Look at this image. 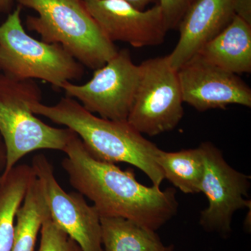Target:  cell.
I'll use <instances>...</instances> for the list:
<instances>
[{
	"instance_id": "9",
	"label": "cell",
	"mask_w": 251,
	"mask_h": 251,
	"mask_svg": "<svg viewBox=\"0 0 251 251\" xmlns=\"http://www.w3.org/2000/svg\"><path fill=\"white\" fill-rule=\"evenodd\" d=\"M31 168L44 191L50 216L80 246L82 251H104L100 216L78 192L67 193L54 175L52 163L44 154L33 157Z\"/></svg>"
},
{
	"instance_id": "11",
	"label": "cell",
	"mask_w": 251,
	"mask_h": 251,
	"mask_svg": "<svg viewBox=\"0 0 251 251\" xmlns=\"http://www.w3.org/2000/svg\"><path fill=\"white\" fill-rule=\"evenodd\" d=\"M183 101L200 112L229 105L251 108V90L236 74L198 55L177 70Z\"/></svg>"
},
{
	"instance_id": "8",
	"label": "cell",
	"mask_w": 251,
	"mask_h": 251,
	"mask_svg": "<svg viewBox=\"0 0 251 251\" xmlns=\"http://www.w3.org/2000/svg\"><path fill=\"white\" fill-rule=\"evenodd\" d=\"M204 161L201 193L208 201L201 211L200 225L204 230L227 238L232 232L234 214L251 207L247 198L251 188V176L229 166L222 151L210 142L199 145Z\"/></svg>"
},
{
	"instance_id": "22",
	"label": "cell",
	"mask_w": 251,
	"mask_h": 251,
	"mask_svg": "<svg viewBox=\"0 0 251 251\" xmlns=\"http://www.w3.org/2000/svg\"><path fill=\"white\" fill-rule=\"evenodd\" d=\"M124 1L129 3L136 9L140 10H145L147 6L153 3L155 4L158 3V0H124Z\"/></svg>"
},
{
	"instance_id": "10",
	"label": "cell",
	"mask_w": 251,
	"mask_h": 251,
	"mask_svg": "<svg viewBox=\"0 0 251 251\" xmlns=\"http://www.w3.org/2000/svg\"><path fill=\"white\" fill-rule=\"evenodd\" d=\"M87 11L114 43L135 48L161 45L168 29L159 4L146 10L136 9L124 0H83Z\"/></svg>"
},
{
	"instance_id": "3",
	"label": "cell",
	"mask_w": 251,
	"mask_h": 251,
	"mask_svg": "<svg viewBox=\"0 0 251 251\" xmlns=\"http://www.w3.org/2000/svg\"><path fill=\"white\" fill-rule=\"evenodd\" d=\"M37 16L26 18L27 29L41 41L59 44L83 67L96 70L118 52L87 11L83 0H16Z\"/></svg>"
},
{
	"instance_id": "20",
	"label": "cell",
	"mask_w": 251,
	"mask_h": 251,
	"mask_svg": "<svg viewBox=\"0 0 251 251\" xmlns=\"http://www.w3.org/2000/svg\"><path fill=\"white\" fill-rule=\"evenodd\" d=\"M235 16L251 25V0H234Z\"/></svg>"
},
{
	"instance_id": "7",
	"label": "cell",
	"mask_w": 251,
	"mask_h": 251,
	"mask_svg": "<svg viewBox=\"0 0 251 251\" xmlns=\"http://www.w3.org/2000/svg\"><path fill=\"white\" fill-rule=\"evenodd\" d=\"M140 65L129 51L118 50L103 67L94 70L82 85L72 82L62 86L66 97L76 100L89 112L115 121H127L139 83Z\"/></svg>"
},
{
	"instance_id": "23",
	"label": "cell",
	"mask_w": 251,
	"mask_h": 251,
	"mask_svg": "<svg viewBox=\"0 0 251 251\" xmlns=\"http://www.w3.org/2000/svg\"><path fill=\"white\" fill-rule=\"evenodd\" d=\"M15 0H0V13L8 14L12 11Z\"/></svg>"
},
{
	"instance_id": "16",
	"label": "cell",
	"mask_w": 251,
	"mask_h": 251,
	"mask_svg": "<svg viewBox=\"0 0 251 251\" xmlns=\"http://www.w3.org/2000/svg\"><path fill=\"white\" fill-rule=\"evenodd\" d=\"M156 162L165 179L186 194L201 193L204 161L202 150L197 148L166 151L159 149Z\"/></svg>"
},
{
	"instance_id": "14",
	"label": "cell",
	"mask_w": 251,
	"mask_h": 251,
	"mask_svg": "<svg viewBox=\"0 0 251 251\" xmlns=\"http://www.w3.org/2000/svg\"><path fill=\"white\" fill-rule=\"evenodd\" d=\"M31 166L16 165L0 182V251H11L16 216L34 177Z\"/></svg>"
},
{
	"instance_id": "4",
	"label": "cell",
	"mask_w": 251,
	"mask_h": 251,
	"mask_svg": "<svg viewBox=\"0 0 251 251\" xmlns=\"http://www.w3.org/2000/svg\"><path fill=\"white\" fill-rule=\"evenodd\" d=\"M41 99L42 92L35 81L16 80L0 73V135L6 151L3 175L33 151H64L74 134L69 128L51 126L36 116L29 103Z\"/></svg>"
},
{
	"instance_id": "24",
	"label": "cell",
	"mask_w": 251,
	"mask_h": 251,
	"mask_svg": "<svg viewBox=\"0 0 251 251\" xmlns=\"http://www.w3.org/2000/svg\"><path fill=\"white\" fill-rule=\"evenodd\" d=\"M158 251H174V246L173 245H169V246H165L163 245V247L160 249Z\"/></svg>"
},
{
	"instance_id": "18",
	"label": "cell",
	"mask_w": 251,
	"mask_h": 251,
	"mask_svg": "<svg viewBox=\"0 0 251 251\" xmlns=\"http://www.w3.org/2000/svg\"><path fill=\"white\" fill-rule=\"evenodd\" d=\"M40 234L38 251H82L80 246L59 228L50 216L43 224Z\"/></svg>"
},
{
	"instance_id": "21",
	"label": "cell",
	"mask_w": 251,
	"mask_h": 251,
	"mask_svg": "<svg viewBox=\"0 0 251 251\" xmlns=\"http://www.w3.org/2000/svg\"><path fill=\"white\" fill-rule=\"evenodd\" d=\"M6 164V148H5V145L4 142H3L2 138H1V135H0V182H1V178H2L3 175H4Z\"/></svg>"
},
{
	"instance_id": "1",
	"label": "cell",
	"mask_w": 251,
	"mask_h": 251,
	"mask_svg": "<svg viewBox=\"0 0 251 251\" xmlns=\"http://www.w3.org/2000/svg\"><path fill=\"white\" fill-rule=\"evenodd\" d=\"M62 161L71 185L93 203L100 217H122L156 232L177 214L176 191L145 186L133 170L99 161L75 133Z\"/></svg>"
},
{
	"instance_id": "13",
	"label": "cell",
	"mask_w": 251,
	"mask_h": 251,
	"mask_svg": "<svg viewBox=\"0 0 251 251\" xmlns=\"http://www.w3.org/2000/svg\"><path fill=\"white\" fill-rule=\"evenodd\" d=\"M196 55L236 74L251 72V25L234 16L230 23L203 46Z\"/></svg>"
},
{
	"instance_id": "17",
	"label": "cell",
	"mask_w": 251,
	"mask_h": 251,
	"mask_svg": "<svg viewBox=\"0 0 251 251\" xmlns=\"http://www.w3.org/2000/svg\"><path fill=\"white\" fill-rule=\"evenodd\" d=\"M49 216L44 191L34 176L16 214L11 251H34L42 225Z\"/></svg>"
},
{
	"instance_id": "5",
	"label": "cell",
	"mask_w": 251,
	"mask_h": 251,
	"mask_svg": "<svg viewBox=\"0 0 251 251\" xmlns=\"http://www.w3.org/2000/svg\"><path fill=\"white\" fill-rule=\"evenodd\" d=\"M22 6L0 25V72L16 80H41L62 90L67 82L80 80L84 67L57 44L29 35L21 21Z\"/></svg>"
},
{
	"instance_id": "6",
	"label": "cell",
	"mask_w": 251,
	"mask_h": 251,
	"mask_svg": "<svg viewBox=\"0 0 251 251\" xmlns=\"http://www.w3.org/2000/svg\"><path fill=\"white\" fill-rule=\"evenodd\" d=\"M139 83L127 122L141 134L153 137L176 128L184 116L177 71L168 56L140 64Z\"/></svg>"
},
{
	"instance_id": "2",
	"label": "cell",
	"mask_w": 251,
	"mask_h": 251,
	"mask_svg": "<svg viewBox=\"0 0 251 251\" xmlns=\"http://www.w3.org/2000/svg\"><path fill=\"white\" fill-rule=\"evenodd\" d=\"M36 115L72 130L87 151L99 161L125 163L136 167L160 187L164 175L156 162L159 148L146 139L127 121H115L97 116L75 99L63 97L54 105L31 101Z\"/></svg>"
},
{
	"instance_id": "15",
	"label": "cell",
	"mask_w": 251,
	"mask_h": 251,
	"mask_svg": "<svg viewBox=\"0 0 251 251\" xmlns=\"http://www.w3.org/2000/svg\"><path fill=\"white\" fill-rule=\"evenodd\" d=\"M104 251H158L163 247L154 231L122 217H100Z\"/></svg>"
},
{
	"instance_id": "12",
	"label": "cell",
	"mask_w": 251,
	"mask_h": 251,
	"mask_svg": "<svg viewBox=\"0 0 251 251\" xmlns=\"http://www.w3.org/2000/svg\"><path fill=\"white\" fill-rule=\"evenodd\" d=\"M233 2L234 0H196L190 6L178 27L179 41L168 55L173 69L179 70L228 25L235 16Z\"/></svg>"
},
{
	"instance_id": "19",
	"label": "cell",
	"mask_w": 251,
	"mask_h": 251,
	"mask_svg": "<svg viewBox=\"0 0 251 251\" xmlns=\"http://www.w3.org/2000/svg\"><path fill=\"white\" fill-rule=\"evenodd\" d=\"M196 0H158L168 30L179 27L181 19Z\"/></svg>"
}]
</instances>
